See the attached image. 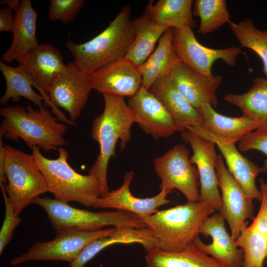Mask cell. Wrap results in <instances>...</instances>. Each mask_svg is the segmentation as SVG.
Segmentation results:
<instances>
[{
  "mask_svg": "<svg viewBox=\"0 0 267 267\" xmlns=\"http://www.w3.org/2000/svg\"><path fill=\"white\" fill-rule=\"evenodd\" d=\"M103 112L93 120L91 138L99 146V153L89 171L99 182L100 197L109 193L107 171L110 158L115 156V147L120 141V151L124 150L131 138V129L135 123L134 115L124 97L103 94Z\"/></svg>",
  "mask_w": 267,
  "mask_h": 267,
  "instance_id": "obj_1",
  "label": "cell"
},
{
  "mask_svg": "<svg viewBox=\"0 0 267 267\" xmlns=\"http://www.w3.org/2000/svg\"><path fill=\"white\" fill-rule=\"evenodd\" d=\"M0 135L18 141L21 139L31 149L35 146L44 151L65 145L66 125L58 122L45 107L34 109L20 105L0 108Z\"/></svg>",
  "mask_w": 267,
  "mask_h": 267,
  "instance_id": "obj_2",
  "label": "cell"
},
{
  "mask_svg": "<svg viewBox=\"0 0 267 267\" xmlns=\"http://www.w3.org/2000/svg\"><path fill=\"white\" fill-rule=\"evenodd\" d=\"M130 6H124L106 28L91 40L77 44L68 40L66 46L74 61L88 74L128 53L135 38Z\"/></svg>",
  "mask_w": 267,
  "mask_h": 267,
  "instance_id": "obj_3",
  "label": "cell"
},
{
  "mask_svg": "<svg viewBox=\"0 0 267 267\" xmlns=\"http://www.w3.org/2000/svg\"><path fill=\"white\" fill-rule=\"evenodd\" d=\"M215 210L208 204L187 202L141 218L162 250L180 252L193 243L203 222Z\"/></svg>",
  "mask_w": 267,
  "mask_h": 267,
  "instance_id": "obj_4",
  "label": "cell"
},
{
  "mask_svg": "<svg viewBox=\"0 0 267 267\" xmlns=\"http://www.w3.org/2000/svg\"><path fill=\"white\" fill-rule=\"evenodd\" d=\"M32 155L55 198L64 203L78 202L89 207L100 197V184L94 176L83 175L75 171L68 162V152L58 149L55 159L46 158L39 147H34Z\"/></svg>",
  "mask_w": 267,
  "mask_h": 267,
  "instance_id": "obj_5",
  "label": "cell"
},
{
  "mask_svg": "<svg viewBox=\"0 0 267 267\" xmlns=\"http://www.w3.org/2000/svg\"><path fill=\"white\" fill-rule=\"evenodd\" d=\"M31 203L44 209L56 231L66 229L94 231L108 226L117 228L146 227L137 215L126 211L93 212L72 207L55 198L39 196L35 198Z\"/></svg>",
  "mask_w": 267,
  "mask_h": 267,
  "instance_id": "obj_6",
  "label": "cell"
},
{
  "mask_svg": "<svg viewBox=\"0 0 267 267\" xmlns=\"http://www.w3.org/2000/svg\"><path fill=\"white\" fill-rule=\"evenodd\" d=\"M4 172L8 183L0 185L19 215L39 195L48 192L45 180L31 154L4 145Z\"/></svg>",
  "mask_w": 267,
  "mask_h": 267,
  "instance_id": "obj_7",
  "label": "cell"
},
{
  "mask_svg": "<svg viewBox=\"0 0 267 267\" xmlns=\"http://www.w3.org/2000/svg\"><path fill=\"white\" fill-rule=\"evenodd\" d=\"M92 89L89 74L75 61L67 64L48 91L50 106L58 120L74 125Z\"/></svg>",
  "mask_w": 267,
  "mask_h": 267,
  "instance_id": "obj_8",
  "label": "cell"
},
{
  "mask_svg": "<svg viewBox=\"0 0 267 267\" xmlns=\"http://www.w3.org/2000/svg\"><path fill=\"white\" fill-rule=\"evenodd\" d=\"M116 227L94 231L66 229L57 231L55 238L48 242H36L23 254L11 261L12 265L31 261H64L71 263L90 243L112 234Z\"/></svg>",
  "mask_w": 267,
  "mask_h": 267,
  "instance_id": "obj_9",
  "label": "cell"
},
{
  "mask_svg": "<svg viewBox=\"0 0 267 267\" xmlns=\"http://www.w3.org/2000/svg\"><path fill=\"white\" fill-rule=\"evenodd\" d=\"M154 169L161 180V189L168 194L179 190L187 202H198L199 173L189 157V151L183 144L174 145L164 155L154 160Z\"/></svg>",
  "mask_w": 267,
  "mask_h": 267,
  "instance_id": "obj_10",
  "label": "cell"
},
{
  "mask_svg": "<svg viewBox=\"0 0 267 267\" xmlns=\"http://www.w3.org/2000/svg\"><path fill=\"white\" fill-rule=\"evenodd\" d=\"M173 44L181 61L207 76L213 75L212 67L216 60L222 59L228 66L233 67L242 52L240 47L234 46L223 49L204 46L196 39L192 29L188 27L174 29Z\"/></svg>",
  "mask_w": 267,
  "mask_h": 267,
  "instance_id": "obj_11",
  "label": "cell"
},
{
  "mask_svg": "<svg viewBox=\"0 0 267 267\" xmlns=\"http://www.w3.org/2000/svg\"><path fill=\"white\" fill-rule=\"evenodd\" d=\"M180 135L191 146L193 154L190 160L196 165L198 171L200 186L198 201L220 211L222 199L216 170L218 154L215 144L187 129L182 131Z\"/></svg>",
  "mask_w": 267,
  "mask_h": 267,
  "instance_id": "obj_12",
  "label": "cell"
},
{
  "mask_svg": "<svg viewBox=\"0 0 267 267\" xmlns=\"http://www.w3.org/2000/svg\"><path fill=\"white\" fill-rule=\"evenodd\" d=\"M216 170L222 192L220 213L229 225L235 239L242 228L247 225V219H254L253 199L249 197L225 166L222 155L218 154Z\"/></svg>",
  "mask_w": 267,
  "mask_h": 267,
  "instance_id": "obj_13",
  "label": "cell"
},
{
  "mask_svg": "<svg viewBox=\"0 0 267 267\" xmlns=\"http://www.w3.org/2000/svg\"><path fill=\"white\" fill-rule=\"evenodd\" d=\"M18 63L17 67L30 78L33 86L44 97V102L50 106L49 89L66 67L60 51L49 44L42 43Z\"/></svg>",
  "mask_w": 267,
  "mask_h": 267,
  "instance_id": "obj_14",
  "label": "cell"
},
{
  "mask_svg": "<svg viewBox=\"0 0 267 267\" xmlns=\"http://www.w3.org/2000/svg\"><path fill=\"white\" fill-rule=\"evenodd\" d=\"M92 89L102 94L131 97L142 87L138 67L126 58L107 64L89 74Z\"/></svg>",
  "mask_w": 267,
  "mask_h": 267,
  "instance_id": "obj_15",
  "label": "cell"
},
{
  "mask_svg": "<svg viewBox=\"0 0 267 267\" xmlns=\"http://www.w3.org/2000/svg\"><path fill=\"white\" fill-rule=\"evenodd\" d=\"M169 77L179 93L198 111L204 104L213 107L218 105L216 91L222 83L220 75H205L182 61L171 70Z\"/></svg>",
  "mask_w": 267,
  "mask_h": 267,
  "instance_id": "obj_16",
  "label": "cell"
},
{
  "mask_svg": "<svg viewBox=\"0 0 267 267\" xmlns=\"http://www.w3.org/2000/svg\"><path fill=\"white\" fill-rule=\"evenodd\" d=\"M128 106L142 130L157 139L167 138L178 132L172 118L159 100L141 87L130 98Z\"/></svg>",
  "mask_w": 267,
  "mask_h": 267,
  "instance_id": "obj_17",
  "label": "cell"
},
{
  "mask_svg": "<svg viewBox=\"0 0 267 267\" xmlns=\"http://www.w3.org/2000/svg\"><path fill=\"white\" fill-rule=\"evenodd\" d=\"M224 218L220 213H215L201 224L199 233L207 237L210 236L212 242L204 243L197 236L193 241L194 245L205 254L217 259L229 267H242L243 251L238 248L235 240L226 231Z\"/></svg>",
  "mask_w": 267,
  "mask_h": 267,
  "instance_id": "obj_18",
  "label": "cell"
},
{
  "mask_svg": "<svg viewBox=\"0 0 267 267\" xmlns=\"http://www.w3.org/2000/svg\"><path fill=\"white\" fill-rule=\"evenodd\" d=\"M187 129L196 134L212 141L225 159L227 170L250 198L261 201L262 193L256 186V177L262 173L261 168L243 156L235 144H226L205 132L199 124L188 126Z\"/></svg>",
  "mask_w": 267,
  "mask_h": 267,
  "instance_id": "obj_19",
  "label": "cell"
},
{
  "mask_svg": "<svg viewBox=\"0 0 267 267\" xmlns=\"http://www.w3.org/2000/svg\"><path fill=\"white\" fill-rule=\"evenodd\" d=\"M134 172L126 173L124 181L120 187L112 190L103 197H99L92 207L96 208H113L131 212L140 218L150 216L158 210V208L167 204L171 200L166 198L168 193L163 189L155 196L139 198L132 195L130 185L134 177Z\"/></svg>",
  "mask_w": 267,
  "mask_h": 267,
  "instance_id": "obj_20",
  "label": "cell"
},
{
  "mask_svg": "<svg viewBox=\"0 0 267 267\" xmlns=\"http://www.w3.org/2000/svg\"><path fill=\"white\" fill-rule=\"evenodd\" d=\"M199 111L200 127L207 133L226 144H235L249 133L259 128L251 118L243 115L239 117L222 115L209 103L202 105Z\"/></svg>",
  "mask_w": 267,
  "mask_h": 267,
  "instance_id": "obj_21",
  "label": "cell"
},
{
  "mask_svg": "<svg viewBox=\"0 0 267 267\" xmlns=\"http://www.w3.org/2000/svg\"><path fill=\"white\" fill-rule=\"evenodd\" d=\"M15 15L12 41L1 58L5 63H11L14 60L18 62L39 45L36 35L37 13L31 0H21L15 11Z\"/></svg>",
  "mask_w": 267,
  "mask_h": 267,
  "instance_id": "obj_22",
  "label": "cell"
},
{
  "mask_svg": "<svg viewBox=\"0 0 267 267\" xmlns=\"http://www.w3.org/2000/svg\"><path fill=\"white\" fill-rule=\"evenodd\" d=\"M149 91L163 104L172 118L178 131L188 126L199 124L200 112L191 106L179 93L171 82L169 76L156 80Z\"/></svg>",
  "mask_w": 267,
  "mask_h": 267,
  "instance_id": "obj_23",
  "label": "cell"
},
{
  "mask_svg": "<svg viewBox=\"0 0 267 267\" xmlns=\"http://www.w3.org/2000/svg\"><path fill=\"white\" fill-rule=\"evenodd\" d=\"M133 243L141 244L147 252L160 248L159 242L146 227H116L111 235L97 239L87 246L78 257L70 263L69 267H84L97 254L109 246Z\"/></svg>",
  "mask_w": 267,
  "mask_h": 267,
  "instance_id": "obj_24",
  "label": "cell"
},
{
  "mask_svg": "<svg viewBox=\"0 0 267 267\" xmlns=\"http://www.w3.org/2000/svg\"><path fill=\"white\" fill-rule=\"evenodd\" d=\"M174 29L168 28L158 42L155 49L140 66L142 87L149 90L157 79L168 76L175 66L181 60L173 44Z\"/></svg>",
  "mask_w": 267,
  "mask_h": 267,
  "instance_id": "obj_25",
  "label": "cell"
},
{
  "mask_svg": "<svg viewBox=\"0 0 267 267\" xmlns=\"http://www.w3.org/2000/svg\"><path fill=\"white\" fill-rule=\"evenodd\" d=\"M192 0H149L144 14L156 24L167 28L180 29L196 27L193 19Z\"/></svg>",
  "mask_w": 267,
  "mask_h": 267,
  "instance_id": "obj_26",
  "label": "cell"
},
{
  "mask_svg": "<svg viewBox=\"0 0 267 267\" xmlns=\"http://www.w3.org/2000/svg\"><path fill=\"white\" fill-rule=\"evenodd\" d=\"M147 253V267H229L201 251L193 243L180 252L156 248Z\"/></svg>",
  "mask_w": 267,
  "mask_h": 267,
  "instance_id": "obj_27",
  "label": "cell"
},
{
  "mask_svg": "<svg viewBox=\"0 0 267 267\" xmlns=\"http://www.w3.org/2000/svg\"><path fill=\"white\" fill-rule=\"evenodd\" d=\"M225 101L239 107L243 115L253 120L260 129H267V79L257 77L242 94L227 93Z\"/></svg>",
  "mask_w": 267,
  "mask_h": 267,
  "instance_id": "obj_28",
  "label": "cell"
},
{
  "mask_svg": "<svg viewBox=\"0 0 267 267\" xmlns=\"http://www.w3.org/2000/svg\"><path fill=\"white\" fill-rule=\"evenodd\" d=\"M133 22L135 38L125 58L138 67L151 54L168 28L156 24L144 14L133 19Z\"/></svg>",
  "mask_w": 267,
  "mask_h": 267,
  "instance_id": "obj_29",
  "label": "cell"
},
{
  "mask_svg": "<svg viewBox=\"0 0 267 267\" xmlns=\"http://www.w3.org/2000/svg\"><path fill=\"white\" fill-rule=\"evenodd\" d=\"M0 70L5 81L6 88L0 98V104L6 106L9 99L19 101L21 97L26 98L37 105L39 108L44 106V98L32 89L33 83L30 78L17 67H13L0 61Z\"/></svg>",
  "mask_w": 267,
  "mask_h": 267,
  "instance_id": "obj_30",
  "label": "cell"
},
{
  "mask_svg": "<svg viewBox=\"0 0 267 267\" xmlns=\"http://www.w3.org/2000/svg\"><path fill=\"white\" fill-rule=\"evenodd\" d=\"M228 25L240 47L251 49L261 58L267 78V29H259L249 18L238 23L230 21Z\"/></svg>",
  "mask_w": 267,
  "mask_h": 267,
  "instance_id": "obj_31",
  "label": "cell"
},
{
  "mask_svg": "<svg viewBox=\"0 0 267 267\" xmlns=\"http://www.w3.org/2000/svg\"><path fill=\"white\" fill-rule=\"evenodd\" d=\"M193 5V15L200 18V34L212 33L230 21L225 0H196Z\"/></svg>",
  "mask_w": 267,
  "mask_h": 267,
  "instance_id": "obj_32",
  "label": "cell"
},
{
  "mask_svg": "<svg viewBox=\"0 0 267 267\" xmlns=\"http://www.w3.org/2000/svg\"><path fill=\"white\" fill-rule=\"evenodd\" d=\"M235 243L243 251L242 267H263L267 258V236L247 225Z\"/></svg>",
  "mask_w": 267,
  "mask_h": 267,
  "instance_id": "obj_33",
  "label": "cell"
},
{
  "mask_svg": "<svg viewBox=\"0 0 267 267\" xmlns=\"http://www.w3.org/2000/svg\"><path fill=\"white\" fill-rule=\"evenodd\" d=\"M85 3L84 0H50L48 19L69 23L74 20Z\"/></svg>",
  "mask_w": 267,
  "mask_h": 267,
  "instance_id": "obj_34",
  "label": "cell"
},
{
  "mask_svg": "<svg viewBox=\"0 0 267 267\" xmlns=\"http://www.w3.org/2000/svg\"><path fill=\"white\" fill-rule=\"evenodd\" d=\"M5 205V217L0 231V254L10 241L15 228L22 222L16 214L5 191L1 189Z\"/></svg>",
  "mask_w": 267,
  "mask_h": 267,
  "instance_id": "obj_35",
  "label": "cell"
},
{
  "mask_svg": "<svg viewBox=\"0 0 267 267\" xmlns=\"http://www.w3.org/2000/svg\"><path fill=\"white\" fill-rule=\"evenodd\" d=\"M238 148L243 152L256 150L265 154L267 159L261 169L262 173L267 172V129H258L249 133L240 140Z\"/></svg>",
  "mask_w": 267,
  "mask_h": 267,
  "instance_id": "obj_36",
  "label": "cell"
},
{
  "mask_svg": "<svg viewBox=\"0 0 267 267\" xmlns=\"http://www.w3.org/2000/svg\"><path fill=\"white\" fill-rule=\"evenodd\" d=\"M260 183L262 193L261 206L257 216L250 226L267 236V183L262 178L260 179Z\"/></svg>",
  "mask_w": 267,
  "mask_h": 267,
  "instance_id": "obj_37",
  "label": "cell"
},
{
  "mask_svg": "<svg viewBox=\"0 0 267 267\" xmlns=\"http://www.w3.org/2000/svg\"><path fill=\"white\" fill-rule=\"evenodd\" d=\"M15 23V15L8 6L0 9V32H12Z\"/></svg>",
  "mask_w": 267,
  "mask_h": 267,
  "instance_id": "obj_38",
  "label": "cell"
},
{
  "mask_svg": "<svg viewBox=\"0 0 267 267\" xmlns=\"http://www.w3.org/2000/svg\"><path fill=\"white\" fill-rule=\"evenodd\" d=\"M4 145L2 141V136L0 135V185L5 184L7 178L4 172Z\"/></svg>",
  "mask_w": 267,
  "mask_h": 267,
  "instance_id": "obj_39",
  "label": "cell"
},
{
  "mask_svg": "<svg viewBox=\"0 0 267 267\" xmlns=\"http://www.w3.org/2000/svg\"><path fill=\"white\" fill-rule=\"evenodd\" d=\"M21 1L19 0H2L0 1L1 5L7 4L8 7L14 11L18 8Z\"/></svg>",
  "mask_w": 267,
  "mask_h": 267,
  "instance_id": "obj_40",
  "label": "cell"
},
{
  "mask_svg": "<svg viewBox=\"0 0 267 267\" xmlns=\"http://www.w3.org/2000/svg\"><path fill=\"white\" fill-rule=\"evenodd\" d=\"M266 264L267 265V262H266Z\"/></svg>",
  "mask_w": 267,
  "mask_h": 267,
  "instance_id": "obj_41",
  "label": "cell"
}]
</instances>
